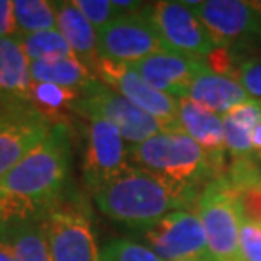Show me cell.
Segmentation results:
<instances>
[{"mask_svg": "<svg viewBox=\"0 0 261 261\" xmlns=\"http://www.w3.org/2000/svg\"><path fill=\"white\" fill-rule=\"evenodd\" d=\"M71 163L66 122L55 124L33 153L0 180V224L41 219L65 197Z\"/></svg>", "mask_w": 261, "mask_h": 261, "instance_id": "obj_1", "label": "cell"}, {"mask_svg": "<svg viewBox=\"0 0 261 261\" xmlns=\"http://www.w3.org/2000/svg\"><path fill=\"white\" fill-rule=\"evenodd\" d=\"M198 192L130 166L93 197L102 214L134 231L160 221L170 212L195 208Z\"/></svg>", "mask_w": 261, "mask_h": 261, "instance_id": "obj_2", "label": "cell"}, {"mask_svg": "<svg viewBox=\"0 0 261 261\" xmlns=\"http://www.w3.org/2000/svg\"><path fill=\"white\" fill-rule=\"evenodd\" d=\"M129 161L133 166L198 190L226 171L224 165L217 163L181 130L161 133L129 146Z\"/></svg>", "mask_w": 261, "mask_h": 261, "instance_id": "obj_3", "label": "cell"}, {"mask_svg": "<svg viewBox=\"0 0 261 261\" xmlns=\"http://www.w3.org/2000/svg\"><path fill=\"white\" fill-rule=\"evenodd\" d=\"M73 111L87 119L100 117L114 124L129 146L139 144L161 133H176L165 122L141 111L98 78L92 80L78 93Z\"/></svg>", "mask_w": 261, "mask_h": 261, "instance_id": "obj_4", "label": "cell"}, {"mask_svg": "<svg viewBox=\"0 0 261 261\" xmlns=\"http://www.w3.org/2000/svg\"><path fill=\"white\" fill-rule=\"evenodd\" d=\"M195 212L202 221L208 251L214 259L243 261L239 251L241 217L238 212L236 194L224 175L208 181L198 192Z\"/></svg>", "mask_w": 261, "mask_h": 261, "instance_id": "obj_5", "label": "cell"}, {"mask_svg": "<svg viewBox=\"0 0 261 261\" xmlns=\"http://www.w3.org/2000/svg\"><path fill=\"white\" fill-rule=\"evenodd\" d=\"M133 232L138 243L148 246L161 261H216L195 208L170 212Z\"/></svg>", "mask_w": 261, "mask_h": 261, "instance_id": "obj_6", "label": "cell"}, {"mask_svg": "<svg viewBox=\"0 0 261 261\" xmlns=\"http://www.w3.org/2000/svg\"><path fill=\"white\" fill-rule=\"evenodd\" d=\"M143 14L171 53L207 61L222 48L185 2L163 0L146 4Z\"/></svg>", "mask_w": 261, "mask_h": 261, "instance_id": "obj_7", "label": "cell"}, {"mask_svg": "<svg viewBox=\"0 0 261 261\" xmlns=\"http://www.w3.org/2000/svg\"><path fill=\"white\" fill-rule=\"evenodd\" d=\"M46 243L53 261H98L90 216L65 197L41 217Z\"/></svg>", "mask_w": 261, "mask_h": 261, "instance_id": "obj_8", "label": "cell"}, {"mask_svg": "<svg viewBox=\"0 0 261 261\" xmlns=\"http://www.w3.org/2000/svg\"><path fill=\"white\" fill-rule=\"evenodd\" d=\"M87 121L82 173L87 189L95 195L133 165L129 144L114 124L100 117H88Z\"/></svg>", "mask_w": 261, "mask_h": 261, "instance_id": "obj_9", "label": "cell"}, {"mask_svg": "<svg viewBox=\"0 0 261 261\" xmlns=\"http://www.w3.org/2000/svg\"><path fill=\"white\" fill-rule=\"evenodd\" d=\"M185 4L224 49L251 43L261 44V17L249 2L207 0Z\"/></svg>", "mask_w": 261, "mask_h": 261, "instance_id": "obj_10", "label": "cell"}, {"mask_svg": "<svg viewBox=\"0 0 261 261\" xmlns=\"http://www.w3.org/2000/svg\"><path fill=\"white\" fill-rule=\"evenodd\" d=\"M165 51L168 49L151 22L146 19L143 10L136 14L119 15L98 33L100 60L134 65Z\"/></svg>", "mask_w": 261, "mask_h": 261, "instance_id": "obj_11", "label": "cell"}, {"mask_svg": "<svg viewBox=\"0 0 261 261\" xmlns=\"http://www.w3.org/2000/svg\"><path fill=\"white\" fill-rule=\"evenodd\" d=\"M53 126L31 103L0 107V180L48 138Z\"/></svg>", "mask_w": 261, "mask_h": 261, "instance_id": "obj_12", "label": "cell"}, {"mask_svg": "<svg viewBox=\"0 0 261 261\" xmlns=\"http://www.w3.org/2000/svg\"><path fill=\"white\" fill-rule=\"evenodd\" d=\"M95 76L117 93H121L122 97H126L141 111L165 122L171 130H181L178 124V100L151 87L129 65L100 60L97 65Z\"/></svg>", "mask_w": 261, "mask_h": 261, "instance_id": "obj_13", "label": "cell"}, {"mask_svg": "<svg viewBox=\"0 0 261 261\" xmlns=\"http://www.w3.org/2000/svg\"><path fill=\"white\" fill-rule=\"evenodd\" d=\"M129 66L138 71L151 87L176 100L185 98L197 76L211 68L205 60H197L171 51L153 55Z\"/></svg>", "mask_w": 261, "mask_h": 261, "instance_id": "obj_14", "label": "cell"}, {"mask_svg": "<svg viewBox=\"0 0 261 261\" xmlns=\"http://www.w3.org/2000/svg\"><path fill=\"white\" fill-rule=\"evenodd\" d=\"M178 124L181 133L190 136L217 163H226L222 116L211 112L190 98H178Z\"/></svg>", "mask_w": 261, "mask_h": 261, "instance_id": "obj_15", "label": "cell"}, {"mask_svg": "<svg viewBox=\"0 0 261 261\" xmlns=\"http://www.w3.org/2000/svg\"><path fill=\"white\" fill-rule=\"evenodd\" d=\"M31 61L25 56L19 34L0 38V107L29 103Z\"/></svg>", "mask_w": 261, "mask_h": 261, "instance_id": "obj_16", "label": "cell"}, {"mask_svg": "<svg viewBox=\"0 0 261 261\" xmlns=\"http://www.w3.org/2000/svg\"><path fill=\"white\" fill-rule=\"evenodd\" d=\"M56 29L63 34L73 53L95 75L100 61L98 55V33L88 22L73 2H55Z\"/></svg>", "mask_w": 261, "mask_h": 261, "instance_id": "obj_17", "label": "cell"}, {"mask_svg": "<svg viewBox=\"0 0 261 261\" xmlns=\"http://www.w3.org/2000/svg\"><path fill=\"white\" fill-rule=\"evenodd\" d=\"M187 98L208 109L211 112L224 116L238 103L248 100L249 97L234 75L217 73L208 68L192 83Z\"/></svg>", "mask_w": 261, "mask_h": 261, "instance_id": "obj_18", "label": "cell"}, {"mask_svg": "<svg viewBox=\"0 0 261 261\" xmlns=\"http://www.w3.org/2000/svg\"><path fill=\"white\" fill-rule=\"evenodd\" d=\"M31 78L34 83H53L80 93L97 76L76 56H70V58L33 61Z\"/></svg>", "mask_w": 261, "mask_h": 261, "instance_id": "obj_19", "label": "cell"}, {"mask_svg": "<svg viewBox=\"0 0 261 261\" xmlns=\"http://www.w3.org/2000/svg\"><path fill=\"white\" fill-rule=\"evenodd\" d=\"M4 227L17 261H53L41 219L5 224Z\"/></svg>", "mask_w": 261, "mask_h": 261, "instance_id": "obj_20", "label": "cell"}, {"mask_svg": "<svg viewBox=\"0 0 261 261\" xmlns=\"http://www.w3.org/2000/svg\"><path fill=\"white\" fill-rule=\"evenodd\" d=\"M78 92L53 83H34L31 87L29 103L53 124L60 122V116L73 111Z\"/></svg>", "mask_w": 261, "mask_h": 261, "instance_id": "obj_21", "label": "cell"}, {"mask_svg": "<svg viewBox=\"0 0 261 261\" xmlns=\"http://www.w3.org/2000/svg\"><path fill=\"white\" fill-rule=\"evenodd\" d=\"M14 14L19 36L56 29L55 2H48V0H15Z\"/></svg>", "mask_w": 261, "mask_h": 261, "instance_id": "obj_22", "label": "cell"}, {"mask_svg": "<svg viewBox=\"0 0 261 261\" xmlns=\"http://www.w3.org/2000/svg\"><path fill=\"white\" fill-rule=\"evenodd\" d=\"M20 44L28 60L33 61H46V60H58L75 56L70 44L66 43L63 34L58 29L43 31L28 36H19Z\"/></svg>", "mask_w": 261, "mask_h": 261, "instance_id": "obj_23", "label": "cell"}, {"mask_svg": "<svg viewBox=\"0 0 261 261\" xmlns=\"http://www.w3.org/2000/svg\"><path fill=\"white\" fill-rule=\"evenodd\" d=\"M98 261H161L148 246L134 239H114L100 249Z\"/></svg>", "mask_w": 261, "mask_h": 261, "instance_id": "obj_24", "label": "cell"}, {"mask_svg": "<svg viewBox=\"0 0 261 261\" xmlns=\"http://www.w3.org/2000/svg\"><path fill=\"white\" fill-rule=\"evenodd\" d=\"M224 121V146L226 151L232 156V160L253 158L251 148V130L229 116H222ZM254 160V158H253Z\"/></svg>", "mask_w": 261, "mask_h": 261, "instance_id": "obj_25", "label": "cell"}, {"mask_svg": "<svg viewBox=\"0 0 261 261\" xmlns=\"http://www.w3.org/2000/svg\"><path fill=\"white\" fill-rule=\"evenodd\" d=\"M73 4L85 15V19L93 25L97 33H100L103 28H107L114 19L121 15V12L109 0H73Z\"/></svg>", "mask_w": 261, "mask_h": 261, "instance_id": "obj_26", "label": "cell"}, {"mask_svg": "<svg viewBox=\"0 0 261 261\" xmlns=\"http://www.w3.org/2000/svg\"><path fill=\"white\" fill-rule=\"evenodd\" d=\"M234 194H236L239 217L243 221L261 226V178L236 190Z\"/></svg>", "mask_w": 261, "mask_h": 261, "instance_id": "obj_27", "label": "cell"}, {"mask_svg": "<svg viewBox=\"0 0 261 261\" xmlns=\"http://www.w3.org/2000/svg\"><path fill=\"white\" fill-rule=\"evenodd\" d=\"M232 75L241 83L248 97L261 100V55L243 60Z\"/></svg>", "mask_w": 261, "mask_h": 261, "instance_id": "obj_28", "label": "cell"}, {"mask_svg": "<svg viewBox=\"0 0 261 261\" xmlns=\"http://www.w3.org/2000/svg\"><path fill=\"white\" fill-rule=\"evenodd\" d=\"M239 251L243 261H261V226L241 219Z\"/></svg>", "mask_w": 261, "mask_h": 261, "instance_id": "obj_29", "label": "cell"}, {"mask_svg": "<svg viewBox=\"0 0 261 261\" xmlns=\"http://www.w3.org/2000/svg\"><path fill=\"white\" fill-rule=\"evenodd\" d=\"M17 22L14 14V2L0 0V38H12L17 36Z\"/></svg>", "mask_w": 261, "mask_h": 261, "instance_id": "obj_30", "label": "cell"}, {"mask_svg": "<svg viewBox=\"0 0 261 261\" xmlns=\"http://www.w3.org/2000/svg\"><path fill=\"white\" fill-rule=\"evenodd\" d=\"M0 261H17L4 226H0Z\"/></svg>", "mask_w": 261, "mask_h": 261, "instance_id": "obj_31", "label": "cell"}, {"mask_svg": "<svg viewBox=\"0 0 261 261\" xmlns=\"http://www.w3.org/2000/svg\"><path fill=\"white\" fill-rule=\"evenodd\" d=\"M251 148L253 158L256 161L261 160V122H258L251 130Z\"/></svg>", "mask_w": 261, "mask_h": 261, "instance_id": "obj_32", "label": "cell"}]
</instances>
